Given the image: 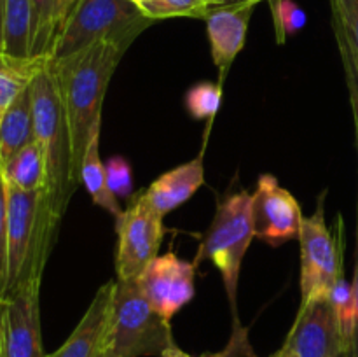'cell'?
<instances>
[{
  "label": "cell",
  "instance_id": "obj_1",
  "mask_svg": "<svg viewBox=\"0 0 358 357\" xmlns=\"http://www.w3.org/2000/svg\"><path fill=\"white\" fill-rule=\"evenodd\" d=\"M131 44V38H103L66 58L51 59L69 125L77 177L91 132L94 126L101 125V108L108 84Z\"/></svg>",
  "mask_w": 358,
  "mask_h": 357
},
{
  "label": "cell",
  "instance_id": "obj_2",
  "mask_svg": "<svg viewBox=\"0 0 358 357\" xmlns=\"http://www.w3.org/2000/svg\"><path fill=\"white\" fill-rule=\"evenodd\" d=\"M30 91L35 140L42 147L45 158V172H48L45 192L52 212L62 220L80 182L73 168L69 125H66V115L63 111L51 59L34 77Z\"/></svg>",
  "mask_w": 358,
  "mask_h": 357
},
{
  "label": "cell",
  "instance_id": "obj_3",
  "mask_svg": "<svg viewBox=\"0 0 358 357\" xmlns=\"http://www.w3.org/2000/svg\"><path fill=\"white\" fill-rule=\"evenodd\" d=\"M171 345L170 321L150 307L136 280H117L96 357H161Z\"/></svg>",
  "mask_w": 358,
  "mask_h": 357
},
{
  "label": "cell",
  "instance_id": "obj_4",
  "mask_svg": "<svg viewBox=\"0 0 358 357\" xmlns=\"http://www.w3.org/2000/svg\"><path fill=\"white\" fill-rule=\"evenodd\" d=\"M254 238L252 192H231L217 205L213 220L203 234L198 255L192 261L198 268L199 262L206 259L219 270L236 322V331H243L238 321V284L241 265Z\"/></svg>",
  "mask_w": 358,
  "mask_h": 357
},
{
  "label": "cell",
  "instance_id": "obj_5",
  "mask_svg": "<svg viewBox=\"0 0 358 357\" xmlns=\"http://www.w3.org/2000/svg\"><path fill=\"white\" fill-rule=\"evenodd\" d=\"M152 23L131 0H79L56 37L51 59L66 58L103 38L135 41Z\"/></svg>",
  "mask_w": 358,
  "mask_h": 357
},
{
  "label": "cell",
  "instance_id": "obj_6",
  "mask_svg": "<svg viewBox=\"0 0 358 357\" xmlns=\"http://www.w3.org/2000/svg\"><path fill=\"white\" fill-rule=\"evenodd\" d=\"M325 192L318 200L317 210L303 217L299 231L301 245V307L315 300L329 298L343 273V238L327 226L324 206Z\"/></svg>",
  "mask_w": 358,
  "mask_h": 357
},
{
  "label": "cell",
  "instance_id": "obj_7",
  "mask_svg": "<svg viewBox=\"0 0 358 357\" xmlns=\"http://www.w3.org/2000/svg\"><path fill=\"white\" fill-rule=\"evenodd\" d=\"M163 216L156 212L143 195L131 196V202L115 219V280H133L157 258L164 238Z\"/></svg>",
  "mask_w": 358,
  "mask_h": 357
},
{
  "label": "cell",
  "instance_id": "obj_8",
  "mask_svg": "<svg viewBox=\"0 0 358 357\" xmlns=\"http://www.w3.org/2000/svg\"><path fill=\"white\" fill-rule=\"evenodd\" d=\"M41 284L31 279L0 298L2 357H45L41 328Z\"/></svg>",
  "mask_w": 358,
  "mask_h": 357
},
{
  "label": "cell",
  "instance_id": "obj_9",
  "mask_svg": "<svg viewBox=\"0 0 358 357\" xmlns=\"http://www.w3.org/2000/svg\"><path fill=\"white\" fill-rule=\"evenodd\" d=\"M252 217L255 238L280 247L299 238L303 210L296 196L271 174H262L252 192Z\"/></svg>",
  "mask_w": 358,
  "mask_h": 357
},
{
  "label": "cell",
  "instance_id": "obj_10",
  "mask_svg": "<svg viewBox=\"0 0 358 357\" xmlns=\"http://www.w3.org/2000/svg\"><path fill=\"white\" fill-rule=\"evenodd\" d=\"M194 262L166 252L154 258L135 280L150 307L161 317L171 321L194 298Z\"/></svg>",
  "mask_w": 358,
  "mask_h": 357
},
{
  "label": "cell",
  "instance_id": "obj_11",
  "mask_svg": "<svg viewBox=\"0 0 358 357\" xmlns=\"http://www.w3.org/2000/svg\"><path fill=\"white\" fill-rule=\"evenodd\" d=\"M285 343L299 357H352L329 298L299 307Z\"/></svg>",
  "mask_w": 358,
  "mask_h": 357
},
{
  "label": "cell",
  "instance_id": "obj_12",
  "mask_svg": "<svg viewBox=\"0 0 358 357\" xmlns=\"http://www.w3.org/2000/svg\"><path fill=\"white\" fill-rule=\"evenodd\" d=\"M257 4H236V6L212 7L206 14V34H208L210 52L220 72V80L226 79L236 56L247 41L250 18Z\"/></svg>",
  "mask_w": 358,
  "mask_h": 357
},
{
  "label": "cell",
  "instance_id": "obj_13",
  "mask_svg": "<svg viewBox=\"0 0 358 357\" xmlns=\"http://www.w3.org/2000/svg\"><path fill=\"white\" fill-rule=\"evenodd\" d=\"M203 184H205V164H203L201 153L194 160L159 175L142 195L145 202L164 217L191 200Z\"/></svg>",
  "mask_w": 358,
  "mask_h": 357
},
{
  "label": "cell",
  "instance_id": "obj_14",
  "mask_svg": "<svg viewBox=\"0 0 358 357\" xmlns=\"http://www.w3.org/2000/svg\"><path fill=\"white\" fill-rule=\"evenodd\" d=\"M115 284L117 280H108L96 290L93 301L84 312L83 318L76 326L69 340L56 352L45 357H96L105 324H107L108 310L114 300Z\"/></svg>",
  "mask_w": 358,
  "mask_h": 357
},
{
  "label": "cell",
  "instance_id": "obj_15",
  "mask_svg": "<svg viewBox=\"0 0 358 357\" xmlns=\"http://www.w3.org/2000/svg\"><path fill=\"white\" fill-rule=\"evenodd\" d=\"M34 140V107L28 86L0 114V170L17 150Z\"/></svg>",
  "mask_w": 358,
  "mask_h": 357
},
{
  "label": "cell",
  "instance_id": "obj_16",
  "mask_svg": "<svg viewBox=\"0 0 358 357\" xmlns=\"http://www.w3.org/2000/svg\"><path fill=\"white\" fill-rule=\"evenodd\" d=\"M100 126L101 125H96L93 128V132H91L90 144H87L83 163H80L79 181L86 188L87 195L91 196L94 205L107 210L108 214H112L117 219L121 216L122 209L107 184L105 163L100 158Z\"/></svg>",
  "mask_w": 358,
  "mask_h": 357
},
{
  "label": "cell",
  "instance_id": "obj_17",
  "mask_svg": "<svg viewBox=\"0 0 358 357\" xmlns=\"http://www.w3.org/2000/svg\"><path fill=\"white\" fill-rule=\"evenodd\" d=\"M3 181L21 191H38L45 188V158L37 140L17 150L0 170Z\"/></svg>",
  "mask_w": 358,
  "mask_h": 357
},
{
  "label": "cell",
  "instance_id": "obj_18",
  "mask_svg": "<svg viewBox=\"0 0 358 357\" xmlns=\"http://www.w3.org/2000/svg\"><path fill=\"white\" fill-rule=\"evenodd\" d=\"M30 2V58H51L56 37L62 28L58 0Z\"/></svg>",
  "mask_w": 358,
  "mask_h": 357
},
{
  "label": "cell",
  "instance_id": "obj_19",
  "mask_svg": "<svg viewBox=\"0 0 358 357\" xmlns=\"http://www.w3.org/2000/svg\"><path fill=\"white\" fill-rule=\"evenodd\" d=\"M51 58H14L0 49V112L31 84L38 70Z\"/></svg>",
  "mask_w": 358,
  "mask_h": 357
},
{
  "label": "cell",
  "instance_id": "obj_20",
  "mask_svg": "<svg viewBox=\"0 0 358 357\" xmlns=\"http://www.w3.org/2000/svg\"><path fill=\"white\" fill-rule=\"evenodd\" d=\"M2 51L14 58H30V2L6 0Z\"/></svg>",
  "mask_w": 358,
  "mask_h": 357
},
{
  "label": "cell",
  "instance_id": "obj_21",
  "mask_svg": "<svg viewBox=\"0 0 358 357\" xmlns=\"http://www.w3.org/2000/svg\"><path fill=\"white\" fill-rule=\"evenodd\" d=\"M331 10L336 41L345 42L358 63V0H331Z\"/></svg>",
  "mask_w": 358,
  "mask_h": 357
},
{
  "label": "cell",
  "instance_id": "obj_22",
  "mask_svg": "<svg viewBox=\"0 0 358 357\" xmlns=\"http://www.w3.org/2000/svg\"><path fill=\"white\" fill-rule=\"evenodd\" d=\"M329 301H331L332 308H334L339 329H341L346 343L350 345V349H353V331H355L357 307L352 282H348L345 276H341V279L336 282V286L332 287L331 294H329Z\"/></svg>",
  "mask_w": 358,
  "mask_h": 357
},
{
  "label": "cell",
  "instance_id": "obj_23",
  "mask_svg": "<svg viewBox=\"0 0 358 357\" xmlns=\"http://www.w3.org/2000/svg\"><path fill=\"white\" fill-rule=\"evenodd\" d=\"M140 10L150 20L166 18H198L205 20L212 7H206L199 0H145L140 4Z\"/></svg>",
  "mask_w": 358,
  "mask_h": 357
},
{
  "label": "cell",
  "instance_id": "obj_24",
  "mask_svg": "<svg viewBox=\"0 0 358 357\" xmlns=\"http://www.w3.org/2000/svg\"><path fill=\"white\" fill-rule=\"evenodd\" d=\"M220 100H222V86L213 84L205 80V83H198L185 93V108H187L189 115L198 121L208 119L212 121L213 115L219 112Z\"/></svg>",
  "mask_w": 358,
  "mask_h": 357
},
{
  "label": "cell",
  "instance_id": "obj_25",
  "mask_svg": "<svg viewBox=\"0 0 358 357\" xmlns=\"http://www.w3.org/2000/svg\"><path fill=\"white\" fill-rule=\"evenodd\" d=\"M269 6H271L278 44H283L287 37L296 35L306 24V13L294 0H273V2H269Z\"/></svg>",
  "mask_w": 358,
  "mask_h": 357
},
{
  "label": "cell",
  "instance_id": "obj_26",
  "mask_svg": "<svg viewBox=\"0 0 358 357\" xmlns=\"http://www.w3.org/2000/svg\"><path fill=\"white\" fill-rule=\"evenodd\" d=\"M107 184L115 198H131L133 196V174L128 160L122 156H112L105 161Z\"/></svg>",
  "mask_w": 358,
  "mask_h": 357
},
{
  "label": "cell",
  "instance_id": "obj_27",
  "mask_svg": "<svg viewBox=\"0 0 358 357\" xmlns=\"http://www.w3.org/2000/svg\"><path fill=\"white\" fill-rule=\"evenodd\" d=\"M339 48V55H341L343 66H345L346 76V88H348V98L350 105H352L353 114V125H355V139H357V153H358V63L355 56L352 55L348 46L343 41H336ZM358 216V210H357Z\"/></svg>",
  "mask_w": 358,
  "mask_h": 357
},
{
  "label": "cell",
  "instance_id": "obj_28",
  "mask_svg": "<svg viewBox=\"0 0 358 357\" xmlns=\"http://www.w3.org/2000/svg\"><path fill=\"white\" fill-rule=\"evenodd\" d=\"M7 289V195L6 182L0 174V298Z\"/></svg>",
  "mask_w": 358,
  "mask_h": 357
},
{
  "label": "cell",
  "instance_id": "obj_29",
  "mask_svg": "<svg viewBox=\"0 0 358 357\" xmlns=\"http://www.w3.org/2000/svg\"><path fill=\"white\" fill-rule=\"evenodd\" d=\"M353 294H355V307H357V318H355V331H353V349L352 356L358 357V219H357V244H355V270H353Z\"/></svg>",
  "mask_w": 358,
  "mask_h": 357
},
{
  "label": "cell",
  "instance_id": "obj_30",
  "mask_svg": "<svg viewBox=\"0 0 358 357\" xmlns=\"http://www.w3.org/2000/svg\"><path fill=\"white\" fill-rule=\"evenodd\" d=\"M79 2V0H58V10H59V21H62V27L65 23L66 16L70 14V10L73 9V6ZM62 30V28H59Z\"/></svg>",
  "mask_w": 358,
  "mask_h": 357
},
{
  "label": "cell",
  "instance_id": "obj_31",
  "mask_svg": "<svg viewBox=\"0 0 358 357\" xmlns=\"http://www.w3.org/2000/svg\"><path fill=\"white\" fill-rule=\"evenodd\" d=\"M271 357H299V356H297V352L292 349V346L287 345V343H283V345L280 346V349L276 350Z\"/></svg>",
  "mask_w": 358,
  "mask_h": 357
},
{
  "label": "cell",
  "instance_id": "obj_32",
  "mask_svg": "<svg viewBox=\"0 0 358 357\" xmlns=\"http://www.w3.org/2000/svg\"><path fill=\"white\" fill-rule=\"evenodd\" d=\"M161 357H192V356H189L187 352H184L182 349H178L177 345H171V346H168L163 354H161Z\"/></svg>",
  "mask_w": 358,
  "mask_h": 357
},
{
  "label": "cell",
  "instance_id": "obj_33",
  "mask_svg": "<svg viewBox=\"0 0 358 357\" xmlns=\"http://www.w3.org/2000/svg\"><path fill=\"white\" fill-rule=\"evenodd\" d=\"M264 0H224L222 6H236V4H261ZM268 2V0H266Z\"/></svg>",
  "mask_w": 358,
  "mask_h": 357
},
{
  "label": "cell",
  "instance_id": "obj_34",
  "mask_svg": "<svg viewBox=\"0 0 358 357\" xmlns=\"http://www.w3.org/2000/svg\"><path fill=\"white\" fill-rule=\"evenodd\" d=\"M3 6H6V0H0V49H2V34H3Z\"/></svg>",
  "mask_w": 358,
  "mask_h": 357
},
{
  "label": "cell",
  "instance_id": "obj_35",
  "mask_svg": "<svg viewBox=\"0 0 358 357\" xmlns=\"http://www.w3.org/2000/svg\"><path fill=\"white\" fill-rule=\"evenodd\" d=\"M199 2L205 4L206 7H219V6H222L224 0H199Z\"/></svg>",
  "mask_w": 358,
  "mask_h": 357
},
{
  "label": "cell",
  "instance_id": "obj_36",
  "mask_svg": "<svg viewBox=\"0 0 358 357\" xmlns=\"http://www.w3.org/2000/svg\"><path fill=\"white\" fill-rule=\"evenodd\" d=\"M201 357H224V356L222 352H220V354H213V356H201Z\"/></svg>",
  "mask_w": 358,
  "mask_h": 357
},
{
  "label": "cell",
  "instance_id": "obj_37",
  "mask_svg": "<svg viewBox=\"0 0 358 357\" xmlns=\"http://www.w3.org/2000/svg\"><path fill=\"white\" fill-rule=\"evenodd\" d=\"M131 2H135L136 6H140V4H142V2H145V0H131Z\"/></svg>",
  "mask_w": 358,
  "mask_h": 357
},
{
  "label": "cell",
  "instance_id": "obj_38",
  "mask_svg": "<svg viewBox=\"0 0 358 357\" xmlns=\"http://www.w3.org/2000/svg\"><path fill=\"white\" fill-rule=\"evenodd\" d=\"M0 357H2V343H0Z\"/></svg>",
  "mask_w": 358,
  "mask_h": 357
},
{
  "label": "cell",
  "instance_id": "obj_39",
  "mask_svg": "<svg viewBox=\"0 0 358 357\" xmlns=\"http://www.w3.org/2000/svg\"><path fill=\"white\" fill-rule=\"evenodd\" d=\"M268 2H273V0H268Z\"/></svg>",
  "mask_w": 358,
  "mask_h": 357
}]
</instances>
